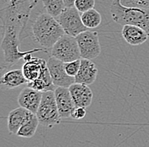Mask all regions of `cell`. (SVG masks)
I'll use <instances>...</instances> for the list:
<instances>
[{"label":"cell","instance_id":"17","mask_svg":"<svg viewBox=\"0 0 149 147\" xmlns=\"http://www.w3.org/2000/svg\"><path fill=\"white\" fill-rule=\"evenodd\" d=\"M28 87H31L34 90H37L39 92H44L48 91H54L56 86L54 85L51 75L49 73L48 68L47 67L42 75L35 80L30 81L27 83Z\"/></svg>","mask_w":149,"mask_h":147},{"label":"cell","instance_id":"7","mask_svg":"<svg viewBox=\"0 0 149 147\" xmlns=\"http://www.w3.org/2000/svg\"><path fill=\"white\" fill-rule=\"evenodd\" d=\"M81 58L94 59L101 53V45L98 33L93 31H86L75 37Z\"/></svg>","mask_w":149,"mask_h":147},{"label":"cell","instance_id":"19","mask_svg":"<svg viewBox=\"0 0 149 147\" xmlns=\"http://www.w3.org/2000/svg\"><path fill=\"white\" fill-rule=\"evenodd\" d=\"M81 17L84 26L88 29H95L98 27L102 23L101 14L94 9L81 13Z\"/></svg>","mask_w":149,"mask_h":147},{"label":"cell","instance_id":"18","mask_svg":"<svg viewBox=\"0 0 149 147\" xmlns=\"http://www.w3.org/2000/svg\"><path fill=\"white\" fill-rule=\"evenodd\" d=\"M39 120L37 119V114L33 112H30L28 118L19 128L17 135L22 138H31L37 131V127L39 125Z\"/></svg>","mask_w":149,"mask_h":147},{"label":"cell","instance_id":"2","mask_svg":"<svg viewBox=\"0 0 149 147\" xmlns=\"http://www.w3.org/2000/svg\"><path fill=\"white\" fill-rule=\"evenodd\" d=\"M31 32L35 41L45 50L51 49L65 34L57 19L47 13L40 14L35 19L31 26Z\"/></svg>","mask_w":149,"mask_h":147},{"label":"cell","instance_id":"6","mask_svg":"<svg viewBox=\"0 0 149 147\" xmlns=\"http://www.w3.org/2000/svg\"><path fill=\"white\" fill-rule=\"evenodd\" d=\"M56 19L66 35L75 37L88 30V28L84 26L80 12L74 6L66 7Z\"/></svg>","mask_w":149,"mask_h":147},{"label":"cell","instance_id":"4","mask_svg":"<svg viewBox=\"0 0 149 147\" xmlns=\"http://www.w3.org/2000/svg\"><path fill=\"white\" fill-rule=\"evenodd\" d=\"M39 123L47 128H52L61 122L58 110L54 91L42 92V101L37 112Z\"/></svg>","mask_w":149,"mask_h":147},{"label":"cell","instance_id":"23","mask_svg":"<svg viewBox=\"0 0 149 147\" xmlns=\"http://www.w3.org/2000/svg\"><path fill=\"white\" fill-rule=\"evenodd\" d=\"M80 66H81V59L65 63V69L66 73L72 77H75V75L77 74L80 69Z\"/></svg>","mask_w":149,"mask_h":147},{"label":"cell","instance_id":"9","mask_svg":"<svg viewBox=\"0 0 149 147\" xmlns=\"http://www.w3.org/2000/svg\"><path fill=\"white\" fill-rule=\"evenodd\" d=\"M54 95L58 110L61 119L70 118L71 113L75 107V105L69 88L56 87L54 90Z\"/></svg>","mask_w":149,"mask_h":147},{"label":"cell","instance_id":"15","mask_svg":"<svg viewBox=\"0 0 149 147\" xmlns=\"http://www.w3.org/2000/svg\"><path fill=\"white\" fill-rule=\"evenodd\" d=\"M28 83L22 69H13L6 71L0 75V87L3 90H11Z\"/></svg>","mask_w":149,"mask_h":147},{"label":"cell","instance_id":"12","mask_svg":"<svg viewBox=\"0 0 149 147\" xmlns=\"http://www.w3.org/2000/svg\"><path fill=\"white\" fill-rule=\"evenodd\" d=\"M75 107H88L93 101V92L86 85L74 83L69 87Z\"/></svg>","mask_w":149,"mask_h":147},{"label":"cell","instance_id":"14","mask_svg":"<svg viewBox=\"0 0 149 147\" xmlns=\"http://www.w3.org/2000/svg\"><path fill=\"white\" fill-rule=\"evenodd\" d=\"M122 37L131 46H139L147 42L148 34L139 26L125 25L122 28Z\"/></svg>","mask_w":149,"mask_h":147},{"label":"cell","instance_id":"10","mask_svg":"<svg viewBox=\"0 0 149 147\" xmlns=\"http://www.w3.org/2000/svg\"><path fill=\"white\" fill-rule=\"evenodd\" d=\"M24 60L25 64H23L21 69L28 82L38 79L47 67V62L44 59L32 58L31 54L26 56Z\"/></svg>","mask_w":149,"mask_h":147},{"label":"cell","instance_id":"1","mask_svg":"<svg viewBox=\"0 0 149 147\" xmlns=\"http://www.w3.org/2000/svg\"><path fill=\"white\" fill-rule=\"evenodd\" d=\"M3 33L0 38V69H8L16 64L28 54L37 52H46L44 48H35L29 51H20V37L25 28L12 23L3 24Z\"/></svg>","mask_w":149,"mask_h":147},{"label":"cell","instance_id":"22","mask_svg":"<svg viewBox=\"0 0 149 147\" xmlns=\"http://www.w3.org/2000/svg\"><path fill=\"white\" fill-rule=\"evenodd\" d=\"M95 3V0H75L74 6L80 13H84L87 10L94 9Z\"/></svg>","mask_w":149,"mask_h":147},{"label":"cell","instance_id":"24","mask_svg":"<svg viewBox=\"0 0 149 147\" xmlns=\"http://www.w3.org/2000/svg\"><path fill=\"white\" fill-rule=\"evenodd\" d=\"M86 114V111L85 107H75L74 109L71 113V119H82L85 118Z\"/></svg>","mask_w":149,"mask_h":147},{"label":"cell","instance_id":"20","mask_svg":"<svg viewBox=\"0 0 149 147\" xmlns=\"http://www.w3.org/2000/svg\"><path fill=\"white\" fill-rule=\"evenodd\" d=\"M47 13L57 18L65 7L64 0H42Z\"/></svg>","mask_w":149,"mask_h":147},{"label":"cell","instance_id":"11","mask_svg":"<svg viewBox=\"0 0 149 147\" xmlns=\"http://www.w3.org/2000/svg\"><path fill=\"white\" fill-rule=\"evenodd\" d=\"M42 92L27 86L19 93L18 103L19 107L36 114L42 101Z\"/></svg>","mask_w":149,"mask_h":147},{"label":"cell","instance_id":"13","mask_svg":"<svg viewBox=\"0 0 149 147\" xmlns=\"http://www.w3.org/2000/svg\"><path fill=\"white\" fill-rule=\"evenodd\" d=\"M97 73L98 70L92 60L81 58L80 69L74 77V83L83 84L86 85H93L97 80Z\"/></svg>","mask_w":149,"mask_h":147},{"label":"cell","instance_id":"25","mask_svg":"<svg viewBox=\"0 0 149 147\" xmlns=\"http://www.w3.org/2000/svg\"><path fill=\"white\" fill-rule=\"evenodd\" d=\"M74 1L75 0H64L65 7H73L74 5Z\"/></svg>","mask_w":149,"mask_h":147},{"label":"cell","instance_id":"3","mask_svg":"<svg viewBox=\"0 0 149 147\" xmlns=\"http://www.w3.org/2000/svg\"><path fill=\"white\" fill-rule=\"evenodd\" d=\"M110 13L113 21L119 25L139 26L149 36V9L125 7L122 5L120 0H113Z\"/></svg>","mask_w":149,"mask_h":147},{"label":"cell","instance_id":"8","mask_svg":"<svg viewBox=\"0 0 149 147\" xmlns=\"http://www.w3.org/2000/svg\"><path fill=\"white\" fill-rule=\"evenodd\" d=\"M47 65L51 75L52 80L56 87L69 88L74 84V77L70 76L66 73L65 63L54 57H50L47 62Z\"/></svg>","mask_w":149,"mask_h":147},{"label":"cell","instance_id":"21","mask_svg":"<svg viewBox=\"0 0 149 147\" xmlns=\"http://www.w3.org/2000/svg\"><path fill=\"white\" fill-rule=\"evenodd\" d=\"M120 3L125 7L149 9V0H120Z\"/></svg>","mask_w":149,"mask_h":147},{"label":"cell","instance_id":"16","mask_svg":"<svg viewBox=\"0 0 149 147\" xmlns=\"http://www.w3.org/2000/svg\"><path fill=\"white\" fill-rule=\"evenodd\" d=\"M31 112L21 107L10 111L7 118V125L9 133L17 135L19 129L25 123Z\"/></svg>","mask_w":149,"mask_h":147},{"label":"cell","instance_id":"5","mask_svg":"<svg viewBox=\"0 0 149 147\" xmlns=\"http://www.w3.org/2000/svg\"><path fill=\"white\" fill-rule=\"evenodd\" d=\"M51 56L64 63L80 59L81 53L75 37L66 34L60 37L51 48Z\"/></svg>","mask_w":149,"mask_h":147}]
</instances>
